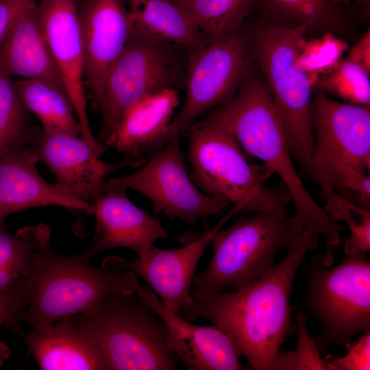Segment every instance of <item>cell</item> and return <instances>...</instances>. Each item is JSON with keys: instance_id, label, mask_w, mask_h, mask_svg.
Returning <instances> with one entry per match:
<instances>
[{"instance_id": "obj_1", "label": "cell", "mask_w": 370, "mask_h": 370, "mask_svg": "<svg viewBox=\"0 0 370 370\" xmlns=\"http://www.w3.org/2000/svg\"><path fill=\"white\" fill-rule=\"evenodd\" d=\"M319 239L301 230L285 257L267 273L242 288L194 299L178 314L214 323L229 336L252 369L273 370L282 343L295 332L290 298L296 272Z\"/></svg>"}, {"instance_id": "obj_2", "label": "cell", "mask_w": 370, "mask_h": 370, "mask_svg": "<svg viewBox=\"0 0 370 370\" xmlns=\"http://www.w3.org/2000/svg\"><path fill=\"white\" fill-rule=\"evenodd\" d=\"M210 114L232 132L243 150L262 160L280 176L295 206L292 223L323 238L325 252L334 255L342 243L343 227L332 221L317 203L297 173L264 79L248 73L234 98Z\"/></svg>"}, {"instance_id": "obj_3", "label": "cell", "mask_w": 370, "mask_h": 370, "mask_svg": "<svg viewBox=\"0 0 370 370\" xmlns=\"http://www.w3.org/2000/svg\"><path fill=\"white\" fill-rule=\"evenodd\" d=\"M136 276L106 258L97 267L84 252H57L51 245L50 227L43 223L25 280L29 301L21 321L40 330L65 317L92 314L110 293L134 289Z\"/></svg>"}, {"instance_id": "obj_4", "label": "cell", "mask_w": 370, "mask_h": 370, "mask_svg": "<svg viewBox=\"0 0 370 370\" xmlns=\"http://www.w3.org/2000/svg\"><path fill=\"white\" fill-rule=\"evenodd\" d=\"M188 130L190 177L208 195L227 199L239 212H286L291 195L282 182L269 187L273 172L248 162L232 132L210 114Z\"/></svg>"}, {"instance_id": "obj_5", "label": "cell", "mask_w": 370, "mask_h": 370, "mask_svg": "<svg viewBox=\"0 0 370 370\" xmlns=\"http://www.w3.org/2000/svg\"><path fill=\"white\" fill-rule=\"evenodd\" d=\"M309 24L259 23L249 38L250 51L263 73L280 117L292 157L311 177L314 138L311 121L312 85L299 62Z\"/></svg>"}, {"instance_id": "obj_6", "label": "cell", "mask_w": 370, "mask_h": 370, "mask_svg": "<svg viewBox=\"0 0 370 370\" xmlns=\"http://www.w3.org/2000/svg\"><path fill=\"white\" fill-rule=\"evenodd\" d=\"M69 319L98 346L110 370L177 369L166 325L134 288L111 293L96 312Z\"/></svg>"}, {"instance_id": "obj_7", "label": "cell", "mask_w": 370, "mask_h": 370, "mask_svg": "<svg viewBox=\"0 0 370 370\" xmlns=\"http://www.w3.org/2000/svg\"><path fill=\"white\" fill-rule=\"evenodd\" d=\"M286 212H259L241 217L230 227L217 232L211 243L213 253L206 269L193 279V296L237 290L257 280L275 265L302 230Z\"/></svg>"}, {"instance_id": "obj_8", "label": "cell", "mask_w": 370, "mask_h": 370, "mask_svg": "<svg viewBox=\"0 0 370 370\" xmlns=\"http://www.w3.org/2000/svg\"><path fill=\"white\" fill-rule=\"evenodd\" d=\"M306 289L297 308L308 310L321 326L314 337L323 354L332 346L347 348L353 337L370 332V260L346 256L331 268L324 252L301 266Z\"/></svg>"}, {"instance_id": "obj_9", "label": "cell", "mask_w": 370, "mask_h": 370, "mask_svg": "<svg viewBox=\"0 0 370 370\" xmlns=\"http://www.w3.org/2000/svg\"><path fill=\"white\" fill-rule=\"evenodd\" d=\"M181 51L184 50L135 27L106 79L103 101L99 112L103 121L99 142L138 100L164 88H176L186 79L187 60Z\"/></svg>"}, {"instance_id": "obj_10", "label": "cell", "mask_w": 370, "mask_h": 370, "mask_svg": "<svg viewBox=\"0 0 370 370\" xmlns=\"http://www.w3.org/2000/svg\"><path fill=\"white\" fill-rule=\"evenodd\" d=\"M186 95L169 127V138L186 131L206 111L229 103L249 69V38L241 27L186 52Z\"/></svg>"}, {"instance_id": "obj_11", "label": "cell", "mask_w": 370, "mask_h": 370, "mask_svg": "<svg viewBox=\"0 0 370 370\" xmlns=\"http://www.w3.org/2000/svg\"><path fill=\"white\" fill-rule=\"evenodd\" d=\"M108 182L132 189L149 199L156 213L195 224L199 218L221 215L230 203L219 195L201 192L189 176L182 151L180 134L136 171Z\"/></svg>"}, {"instance_id": "obj_12", "label": "cell", "mask_w": 370, "mask_h": 370, "mask_svg": "<svg viewBox=\"0 0 370 370\" xmlns=\"http://www.w3.org/2000/svg\"><path fill=\"white\" fill-rule=\"evenodd\" d=\"M311 121L314 138L311 178L347 166L369 171L370 108L340 102L317 90Z\"/></svg>"}, {"instance_id": "obj_13", "label": "cell", "mask_w": 370, "mask_h": 370, "mask_svg": "<svg viewBox=\"0 0 370 370\" xmlns=\"http://www.w3.org/2000/svg\"><path fill=\"white\" fill-rule=\"evenodd\" d=\"M237 210L233 207L211 230L184 243L182 247L163 249L153 245L131 262L114 256L106 258L114 266L145 280L164 308L178 314L194 301L190 291L197 266L204 251L217 232L238 214Z\"/></svg>"}, {"instance_id": "obj_14", "label": "cell", "mask_w": 370, "mask_h": 370, "mask_svg": "<svg viewBox=\"0 0 370 370\" xmlns=\"http://www.w3.org/2000/svg\"><path fill=\"white\" fill-rule=\"evenodd\" d=\"M29 147L38 162L53 173L57 184L88 205L110 174L124 167L144 164L128 158L114 163L103 161L101 154L81 136L42 128L37 130Z\"/></svg>"}, {"instance_id": "obj_15", "label": "cell", "mask_w": 370, "mask_h": 370, "mask_svg": "<svg viewBox=\"0 0 370 370\" xmlns=\"http://www.w3.org/2000/svg\"><path fill=\"white\" fill-rule=\"evenodd\" d=\"M125 0H82L77 3L84 53V81L91 106L99 112L108 73L136 25Z\"/></svg>"}, {"instance_id": "obj_16", "label": "cell", "mask_w": 370, "mask_h": 370, "mask_svg": "<svg viewBox=\"0 0 370 370\" xmlns=\"http://www.w3.org/2000/svg\"><path fill=\"white\" fill-rule=\"evenodd\" d=\"M37 13L52 56L82 130V137L103 153L93 136L84 88V53L77 0H38Z\"/></svg>"}, {"instance_id": "obj_17", "label": "cell", "mask_w": 370, "mask_h": 370, "mask_svg": "<svg viewBox=\"0 0 370 370\" xmlns=\"http://www.w3.org/2000/svg\"><path fill=\"white\" fill-rule=\"evenodd\" d=\"M88 214L95 217V230L84 254L91 258L101 251L127 248L137 255L158 239L169 236L159 219L134 205L127 190L106 180L89 204Z\"/></svg>"}, {"instance_id": "obj_18", "label": "cell", "mask_w": 370, "mask_h": 370, "mask_svg": "<svg viewBox=\"0 0 370 370\" xmlns=\"http://www.w3.org/2000/svg\"><path fill=\"white\" fill-rule=\"evenodd\" d=\"M134 290L164 321L171 352L189 370H241L242 354L229 336L215 325L190 323L166 310L149 286L134 280Z\"/></svg>"}, {"instance_id": "obj_19", "label": "cell", "mask_w": 370, "mask_h": 370, "mask_svg": "<svg viewBox=\"0 0 370 370\" xmlns=\"http://www.w3.org/2000/svg\"><path fill=\"white\" fill-rule=\"evenodd\" d=\"M180 103L176 88H164L144 97L126 110L101 143L125 158L146 163V157H153L170 139L169 124Z\"/></svg>"}, {"instance_id": "obj_20", "label": "cell", "mask_w": 370, "mask_h": 370, "mask_svg": "<svg viewBox=\"0 0 370 370\" xmlns=\"http://www.w3.org/2000/svg\"><path fill=\"white\" fill-rule=\"evenodd\" d=\"M38 160L28 146L21 151L0 152V225L5 218L27 209L56 206L89 214V205L49 184L38 172Z\"/></svg>"}, {"instance_id": "obj_21", "label": "cell", "mask_w": 370, "mask_h": 370, "mask_svg": "<svg viewBox=\"0 0 370 370\" xmlns=\"http://www.w3.org/2000/svg\"><path fill=\"white\" fill-rule=\"evenodd\" d=\"M37 1L21 13L0 42V73L45 80L66 92L38 19Z\"/></svg>"}, {"instance_id": "obj_22", "label": "cell", "mask_w": 370, "mask_h": 370, "mask_svg": "<svg viewBox=\"0 0 370 370\" xmlns=\"http://www.w3.org/2000/svg\"><path fill=\"white\" fill-rule=\"evenodd\" d=\"M20 336L40 369L110 370L98 346L69 317Z\"/></svg>"}, {"instance_id": "obj_23", "label": "cell", "mask_w": 370, "mask_h": 370, "mask_svg": "<svg viewBox=\"0 0 370 370\" xmlns=\"http://www.w3.org/2000/svg\"><path fill=\"white\" fill-rule=\"evenodd\" d=\"M136 27L186 53L208 42L188 14L172 0H125Z\"/></svg>"}, {"instance_id": "obj_24", "label": "cell", "mask_w": 370, "mask_h": 370, "mask_svg": "<svg viewBox=\"0 0 370 370\" xmlns=\"http://www.w3.org/2000/svg\"><path fill=\"white\" fill-rule=\"evenodd\" d=\"M16 87L27 110L42 124V129L82 136V130L67 93L41 79H21Z\"/></svg>"}, {"instance_id": "obj_25", "label": "cell", "mask_w": 370, "mask_h": 370, "mask_svg": "<svg viewBox=\"0 0 370 370\" xmlns=\"http://www.w3.org/2000/svg\"><path fill=\"white\" fill-rule=\"evenodd\" d=\"M275 21L291 26L331 29L344 25L349 14L337 0H253L252 8Z\"/></svg>"}, {"instance_id": "obj_26", "label": "cell", "mask_w": 370, "mask_h": 370, "mask_svg": "<svg viewBox=\"0 0 370 370\" xmlns=\"http://www.w3.org/2000/svg\"><path fill=\"white\" fill-rule=\"evenodd\" d=\"M190 16L206 40L238 29L251 11L253 0H174Z\"/></svg>"}, {"instance_id": "obj_27", "label": "cell", "mask_w": 370, "mask_h": 370, "mask_svg": "<svg viewBox=\"0 0 370 370\" xmlns=\"http://www.w3.org/2000/svg\"><path fill=\"white\" fill-rule=\"evenodd\" d=\"M43 223L27 225L12 234L0 225V296L23 282L31 256L38 247Z\"/></svg>"}, {"instance_id": "obj_28", "label": "cell", "mask_w": 370, "mask_h": 370, "mask_svg": "<svg viewBox=\"0 0 370 370\" xmlns=\"http://www.w3.org/2000/svg\"><path fill=\"white\" fill-rule=\"evenodd\" d=\"M36 130L18 93L16 81L0 73V152L29 146Z\"/></svg>"}, {"instance_id": "obj_29", "label": "cell", "mask_w": 370, "mask_h": 370, "mask_svg": "<svg viewBox=\"0 0 370 370\" xmlns=\"http://www.w3.org/2000/svg\"><path fill=\"white\" fill-rule=\"evenodd\" d=\"M315 87L317 90L337 96L347 103L370 104V74L346 59L319 79Z\"/></svg>"}, {"instance_id": "obj_30", "label": "cell", "mask_w": 370, "mask_h": 370, "mask_svg": "<svg viewBox=\"0 0 370 370\" xmlns=\"http://www.w3.org/2000/svg\"><path fill=\"white\" fill-rule=\"evenodd\" d=\"M295 333L297 343L295 350L279 353L273 370H330L321 356L314 338L308 330L307 315L298 311L295 316Z\"/></svg>"}, {"instance_id": "obj_31", "label": "cell", "mask_w": 370, "mask_h": 370, "mask_svg": "<svg viewBox=\"0 0 370 370\" xmlns=\"http://www.w3.org/2000/svg\"><path fill=\"white\" fill-rule=\"evenodd\" d=\"M25 281L0 296V326L19 336L23 332L21 316L28 305Z\"/></svg>"}, {"instance_id": "obj_32", "label": "cell", "mask_w": 370, "mask_h": 370, "mask_svg": "<svg viewBox=\"0 0 370 370\" xmlns=\"http://www.w3.org/2000/svg\"><path fill=\"white\" fill-rule=\"evenodd\" d=\"M347 349V353L342 357L325 358L330 370L370 369V332L363 334L357 341L352 342Z\"/></svg>"}, {"instance_id": "obj_33", "label": "cell", "mask_w": 370, "mask_h": 370, "mask_svg": "<svg viewBox=\"0 0 370 370\" xmlns=\"http://www.w3.org/2000/svg\"><path fill=\"white\" fill-rule=\"evenodd\" d=\"M38 0H0V42L21 13Z\"/></svg>"}, {"instance_id": "obj_34", "label": "cell", "mask_w": 370, "mask_h": 370, "mask_svg": "<svg viewBox=\"0 0 370 370\" xmlns=\"http://www.w3.org/2000/svg\"><path fill=\"white\" fill-rule=\"evenodd\" d=\"M345 59L352 62L370 74V31L368 29L349 51Z\"/></svg>"}, {"instance_id": "obj_35", "label": "cell", "mask_w": 370, "mask_h": 370, "mask_svg": "<svg viewBox=\"0 0 370 370\" xmlns=\"http://www.w3.org/2000/svg\"><path fill=\"white\" fill-rule=\"evenodd\" d=\"M12 350L4 341L0 340V367L3 366L11 356Z\"/></svg>"}, {"instance_id": "obj_36", "label": "cell", "mask_w": 370, "mask_h": 370, "mask_svg": "<svg viewBox=\"0 0 370 370\" xmlns=\"http://www.w3.org/2000/svg\"><path fill=\"white\" fill-rule=\"evenodd\" d=\"M345 7H350L352 4H356L362 9L367 11L369 4V0H337Z\"/></svg>"}, {"instance_id": "obj_37", "label": "cell", "mask_w": 370, "mask_h": 370, "mask_svg": "<svg viewBox=\"0 0 370 370\" xmlns=\"http://www.w3.org/2000/svg\"><path fill=\"white\" fill-rule=\"evenodd\" d=\"M172 1H174V0H172Z\"/></svg>"}]
</instances>
